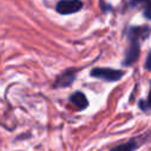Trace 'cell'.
<instances>
[{"label": "cell", "instance_id": "5", "mask_svg": "<svg viewBox=\"0 0 151 151\" xmlns=\"http://www.w3.org/2000/svg\"><path fill=\"white\" fill-rule=\"evenodd\" d=\"M70 100H71V103H72L74 106H77V107L80 109V110L85 109V107L88 105V101H87L85 94L81 93V92H74V93L71 96Z\"/></svg>", "mask_w": 151, "mask_h": 151}, {"label": "cell", "instance_id": "1", "mask_svg": "<svg viewBox=\"0 0 151 151\" xmlns=\"http://www.w3.org/2000/svg\"><path fill=\"white\" fill-rule=\"evenodd\" d=\"M149 33L147 27H132L129 32L130 38V47L126 52V57L124 60V65H131L133 64L139 54V40L144 38Z\"/></svg>", "mask_w": 151, "mask_h": 151}, {"label": "cell", "instance_id": "7", "mask_svg": "<svg viewBox=\"0 0 151 151\" xmlns=\"http://www.w3.org/2000/svg\"><path fill=\"white\" fill-rule=\"evenodd\" d=\"M144 15H145L147 19H150V20H151V2L146 5L145 11H144Z\"/></svg>", "mask_w": 151, "mask_h": 151}, {"label": "cell", "instance_id": "6", "mask_svg": "<svg viewBox=\"0 0 151 151\" xmlns=\"http://www.w3.org/2000/svg\"><path fill=\"white\" fill-rule=\"evenodd\" d=\"M74 72L73 71H68V72H65L64 74H61L59 78H58V80L55 81V84H54V87H65V86H68L72 81H73V79H74Z\"/></svg>", "mask_w": 151, "mask_h": 151}, {"label": "cell", "instance_id": "8", "mask_svg": "<svg viewBox=\"0 0 151 151\" xmlns=\"http://www.w3.org/2000/svg\"><path fill=\"white\" fill-rule=\"evenodd\" d=\"M145 68L151 71V52L149 53L147 58H146V61H145Z\"/></svg>", "mask_w": 151, "mask_h": 151}, {"label": "cell", "instance_id": "10", "mask_svg": "<svg viewBox=\"0 0 151 151\" xmlns=\"http://www.w3.org/2000/svg\"><path fill=\"white\" fill-rule=\"evenodd\" d=\"M149 106H151V92H150V96H149Z\"/></svg>", "mask_w": 151, "mask_h": 151}, {"label": "cell", "instance_id": "4", "mask_svg": "<svg viewBox=\"0 0 151 151\" xmlns=\"http://www.w3.org/2000/svg\"><path fill=\"white\" fill-rule=\"evenodd\" d=\"M142 142H143V139H140V138H133V139L129 140L127 143H124V144L114 146L110 151H134L140 146Z\"/></svg>", "mask_w": 151, "mask_h": 151}, {"label": "cell", "instance_id": "3", "mask_svg": "<svg viewBox=\"0 0 151 151\" xmlns=\"http://www.w3.org/2000/svg\"><path fill=\"white\" fill-rule=\"evenodd\" d=\"M83 7L81 1L79 0H61L57 4V11L60 14H71L78 12Z\"/></svg>", "mask_w": 151, "mask_h": 151}, {"label": "cell", "instance_id": "2", "mask_svg": "<svg viewBox=\"0 0 151 151\" xmlns=\"http://www.w3.org/2000/svg\"><path fill=\"white\" fill-rule=\"evenodd\" d=\"M123 71L119 70H112V68H93L91 71V76L94 78L104 79L106 81H114L122 78Z\"/></svg>", "mask_w": 151, "mask_h": 151}, {"label": "cell", "instance_id": "9", "mask_svg": "<svg viewBox=\"0 0 151 151\" xmlns=\"http://www.w3.org/2000/svg\"><path fill=\"white\" fill-rule=\"evenodd\" d=\"M151 0H132V5H140V4H150Z\"/></svg>", "mask_w": 151, "mask_h": 151}]
</instances>
